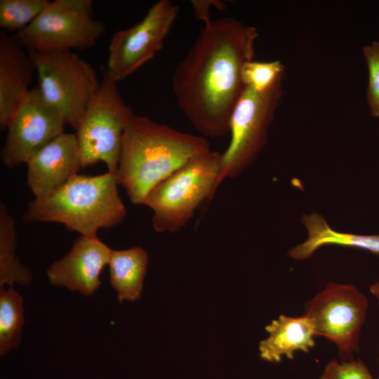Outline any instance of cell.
<instances>
[{"label":"cell","mask_w":379,"mask_h":379,"mask_svg":"<svg viewBox=\"0 0 379 379\" xmlns=\"http://www.w3.org/2000/svg\"><path fill=\"white\" fill-rule=\"evenodd\" d=\"M14 34L0 32V128L4 131L30 90L34 62Z\"/></svg>","instance_id":"5bb4252c"},{"label":"cell","mask_w":379,"mask_h":379,"mask_svg":"<svg viewBox=\"0 0 379 379\" xmlns=\"http://www.w3.org/2000/svg\"><path fill=\"white\" fill-rule=\"evenodd\" d=\"M367 309V298L354 285L331 282L306 302L305 315L315 336L334 343L341 361H347L359 350Z\"/></svg>","instance_id":"9c48e42d"},{"label":"cell","mask_w":379,"mask_h":379,"mask_svg":"<svg viewBox=\"0 0 379 379\" xmlns=\"http://www.w3.org/2000/svg\"><path fill=\"white\" fill-rule=\"evenodd\" d=\"M27 52L43 98L76 130L100 87L94 68L72 51Z\"/></svg>","instance_id":"5b68a950"},{"label":"cell","mask_w":379,"mask_h":379,"mask_svg":"<svg viewBox=\"0 0 379 379\" xmlns=\"http://www.w3.org/2000/svg\"><path fill=\"white\" fill-rule=\"evenodd\" d=\"M47 0H0V27L14 32L32 22L47 6Z\"/></svg>","instance_id":"ffe728a7"},{"label":"cell","mask_w":379,"mask_h":379,"mask_svg":"<svg viewBox=\"0 0 379 379\" xmlns=\"http://www.w3.org/2000/svg\"><path fill=\"white\" fill-rule=\"evenodd\" d=\"M302 222L307 230L308 237L288 251V255L295 260H306L319 248L328 245L357 248L379 255V235L335 231L317 213L303 216Z\"/></svg>","instance_id":"2e32d148"},{"label":"cell","mask_w":379,"mask_h":379,"mask_svg":"<svg viewBox=\"0 0 379 379\" xmlns=\"http://www.w3.org/2000/svg\"><path fill=\"white\" fill-rule=\"evenodd\" d=\"M26 164L27 185L35 199L49 195L82 168L76 134L63 132L36 152Z\"/></svg>","instance_id":"4fadbf2b"},{"label":"cell","mask_w":379,"mask_h":379,"mask_svg":"<svg viewBox=\"0 0 379 379\" xmlns=\"http://www.w3.org/2000/svg\"><path fill=\"white\" fill-rule=\"evenodd\" d=\"M15 220L4 204L0 205V286H28L32 273L16 255Z\"/></svg>","instance_id":"ac0fdd59"},{"label":"cell","mask_w":379,"mask_h":379,"mask_svg":"<svg viewBox=\"0 0 379 379\" xmlns=\"http://www.w3.org/2000/svg\"><path fill=\"white\" fill-rule=\"evenodd\" d=\"M114 173L77 174L49 195L31 201L24 213L27 222H58L82 236L96 237L100 229L121 223L126 208Z\"/></svg>","instance_id":"3957f363"},{"label":"cell","mask_w":379,"mask_h":379,"mask_svg":"<svg viewBox=\"0 0 379 379\" xmlns=\"http://www.w3.org/2000/svg\"><path fill=\"white\" fill-rule=\"evenodd\" d=\"M178 11L171 1L159 0L140 21L114 32L105 67L111 79L118 83L151 60L163 48Z\"/></svg>","instance_id":"30bf717a"},{"label":"cell","mask_w":379,"mask_h":379,"mask_svg":"<svg viewBox=\"0 0 379 379\" xmlns=\"http://www.w3.org/2000/svg\"><path fill=\"white\" fill-rule=\"evenodd\" d=\"M258 33L233 18L204 24L173 77L177 103L202 135L219 138L230 132L233 109L245 85L243 65L252 60Z\"/></svg>","instance_id":"6da1fadb"},{"label":"cell","mask_w":379,"mask_h":379,"mask_svg":"<svg viewBox=\"0 0 379 379\" xmlns=\"http://www.w3.org/2000/svg\"><path fill=\"white\" fill-rule=\"evenodd\" d=\"M368 71L367 101L371 115L379 119V42L363 48Z\"/></svg>","instance_id":"7402d4cb"},{"label":"cell","mask_w":379,"mask_h":379,"mask_svg":"<svg viewBox=\"0 0 379 379\" xmlns=\"http://www.w3.org/2000/svg\"><path fill=\"white\" fill-rule=\"evenodd\" d=\"M98 91L77 128L82 168L102 161L108 172L117 173L124 131L135 115L122 98L117 82L101 66Z\"/></svg>","instance_id":"8992f818"},{"label":"cell","mask_w":379,"mask_h":379,"mask_svg":"<svg viewBox=\"0 0 379 379\" xmlns=\"http://www.w3.org/2000/svg\"><path fill=\"white\" fill-rule=\"evenodd\" d=\"M378 364H379V356H378Z\"/></svg>","instance_id":"484cf974"},{"label":"cell","mask_w":379,"mask_h":379,"mask_svg":"<svg viewBox=\"0 0 379 379\" xmlns=\"http://www.w3.org/2000/svg\"><path fill=\"white\" fill-rule=\"evenodd\" d=\"M112 251L98 236L81 235L70 251L47 270L48 280L55 286L92 295L101 284L100 274L108 265Z\"/></svg>","instance_id":"7c38bea8"},{"label":"cell","mask_w":379,"mask_h":379,"mask_svg":"<svg viewBox=\"0 0 379 379\" xmlns=\"http://www.w3.org/2000/svg\"><path fill=\"white\" fill-rule=\"evenodd\" d=\"M92 0L50 1L39 16L13 34L27 51L50 52L89 48L106 32L93 18Z\"/></svg>","instance_id":"52a82bcc"},{"label":"cell","mask_w":379,"mask_h":379,"mask_svg":"<svg viewBox=\"0 0 379 379\" xmlns=\"http://www.w3.org/2000/svg\"><path fill=\"white\" fill-rule=\"evenodd\" d=\"M378 379H379V378H378Z\"/></svg>","instance_id":"4316f807"},{"label":"cell","mask_w":379,"mask_h":379,"mask_svg":"<svg viewBox=\"0 0 379 379\" xmlns=\"http://www.w3.org/2000/svg\"><path fill=\"white\" fill-rule=\"evenodd\" d=\"M370 292L377 298L379 302V279L369 287Z\"/></svg>","instance_id":"d4e9b609"},{"label":"cell","mask_w":379,"mask_h":379,"mask_svg":"<svg viewBox=\"0 0 379 379\" xmlns=\"http://www.w3.org/2000/svg\"><path fill=\"white\" fill-rule=\"evenodd\" d=\"M319 379H373L367 366L361 360L339 362L331 360L325 366Z\"/></svg>","instance_id":"603a6c76"},{"label":"cell","mask_w":379,"mask_h":379,"mask_svg":"<svg viewBox=\"0 0 379 379\" xmlns=\"http://www.w3.org/2000/svg\"><path fill=\"white\" fill-rule=\"evenodd\" d=\"M194 13L197 18L204 22L208 23L211 20L210 18L211 8L215 7L222 10L225 8V4L216 0H194L191 1Z\"/></svg>","instance_id":"cb8c5ba5"},{"label":"cell","mask_w":379,"mask_h":379,"mask_svg":"<svg viewBox=\"0 0 379 379\" xmlns=\"http://www.w3.org/2000/svg\"><path fill=\"white\" fill-rule=\"evenodd\" d=\"M149 255L140 246L112 250L109 260V280L120 302L140 298Z\"/></svg>","instance_id":"e0dca14e"},{"label":"cell","mask_w":379,"mask_h":379,"mask_svg":"<svg viewBox=\"0 0 379 379\" xmlns=\"http://www.w3.org/2000/svg\"><path fill=\"white\" fill-rule=\"evenodd\" d=\"M220 167L221 154L210 150L194 157L154 187L145 203L152 211L154 230L173 233L183 228L220 185Z\"/></svg>","instance_id":"277c9868"},{"label":"cell","mask_w":379,"mask_h":379,"mask_svg":"<svg viewBox=\"0 0 379 379\" xmlns=\"http://www.w3.org/2000/svg\"><path fill=\"white\" fill-rule=\"evenodd\" d=\"M283 79L263 91L245 87L232 113L230 144L221 154L220 184L241 174L265 145L281 96Z\"/></svg>","instance_id":"ba28073f"},{"label":"cell","mask_w":379,"mask_h":379,"mask_svg":"<svg viewBox=\"0 0 379 379\" xmlns=\"http://www.w3.org/2000/svg\"><path fill=\"white\" fill-rule=\"evenodd\" d=\"M60 113L43 98L39 88L29 91L12 114L1 152L2 162L13 168L64 132Z\"/></svg>","instance_id":"8fae6325"},{"label":"cell","mask_w":379,"mask_h":379,"mask_svg":"<svg viewBox=\"0 0 379 379\" xmlns=\"http://www.w3.org/2000/svg\"><path fill=\"white\" fill-rule=\"evenodd\" d=\"M211 150L202 136L178 131L135 114L124 133L116 173L134 204L194 157Z\"/></svg>","instance_id":"7a4b0ae2"},{"label":"cell","mask_w":379,"mask_h":379,"mask_svg":"<svg viewBox=\"0 0 379 379\" xmlns=\"http://www.w3.org/2000/svg\"><path fill=\"white\" fill-rule=\"evenodd\" d=\"M284 75L285 67L279 60L258 62L252 60L246 62L241 69L245 86L257 91L268 89Z\"/></svg>","instance_id":"44dd1931"},{"label":"cell","mask_w":379,"mask_h":379,"mask_svg":"<svg viewBox=\"0 0 379 379\" xmlns=\"http://www.w3.org/2000/svg\"><path fill=\"white\" fill-rule=\"evenodd\" d=\"M268 336L259 343L262 359L279 363L283 357L293 359L298 351L309 352L315 346L314 328L305 314L289 317L281 314L265 326Z\"/></svg>","instance_id":"9a60e30c"},{"label":"cell","mask_w":379,"mask_h":379,"mask_svg":"<svg viewBox=\"0 0 379 379\" xmlns=\"http://www.w3.org/2000/svg\"><path fill=\"white\" fill-rule=\"evenodd\" d=\"M23 301L13 287L0 291V354L18 347L24 324Z\"/></svg>","instance_id":"d6986e66"}]
</instances>
